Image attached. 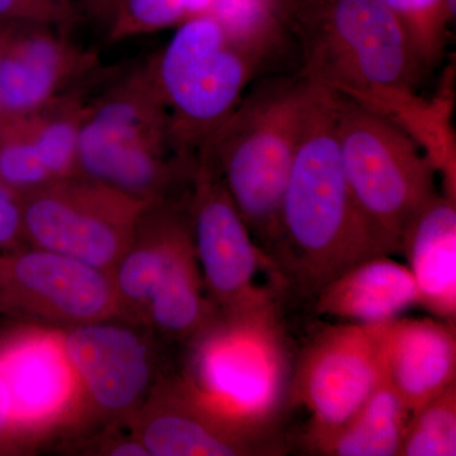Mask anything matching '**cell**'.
<instances>
[{
  "label": "cell",
  "mask_w": 456,
  "mask_h": 456,
  "mask_svg": "<svg viewBox=\"0 0 456 456\" xmlns=\"http://www.w3.org/2000/svg\"><path fill=\"white\" fill-rule=\"evenodd\" d=\"M378 255L388 254L360 212L342 167L336 93L314 86L272 259L288 289L314 299L345 270Z\"/></svg>",
  "instance_id": "1"
},
{
  "label": "cell",
  "mask_w": 456,
  "mask_h": 456,
  "mask_svg": "<svg viewBox=\"0 0 456 456\" xmlns=\"http://www.w3.org/2000/svg\"><path fill=\"white\" fill-rule=\"evenodd\" d=\"M314 93V84L299 71L261 77L198 154L217 171L255 241L270 257Z\"/></svg>",
  "instance_id": "2"
},
{
  "label": "cell",
  "mask_w": 456,
  "mask_h": 456,
  "mask_svg": "<svg viewBox=\"0 0 456 456\" xmlns=\"http://www.w3.org/2000/svg\"><path fill=\"white\" fill-rule=\"evenodd\" d=\"M294 36L303 77L373 110L426 70L383 0H299Z\"/></svg>",
  "instance_id": "3"
},
{
  "label": "cell",
  "mask_w": 456,
  "mask_h": 456,
  "mask_svg": "<svg viewBox=\"0 0 456 456\" xmlns=\"http://www.w3.org/2000/svg\"><path fill=\"white\" fill-rule=\"evenodd\" d=\"M184 375L200 398L230 421L269 439L289 406L294 359L279 299L216 312L191 338Z\"/></svg>",
  "instance_id": "4"
},
{
  "label": "cell",
  "mask_w": 456,
  "mask_h": 456,
  "mask_svg": "<svg viewBox=\"0 0 456 456\" xmlns=\"http://www.w3.org/2000/svg\"><path fill=\"white\" fill-rule=\"evenodd\" d=\"M196 160L171 142L169 116L150 59L90 97L80 134L77 175L150 203L178 198Z\"/></svg>",
  "instance_id": "5"
},
{
  "label": "cell",
  "mask_w": 456,
  "mask_h": 456,
  "mask_svg": "<svg viewBox=\"0 0 456 456\" xmlns=\"http://www.w3.org/2000/svg\"><path fill=\"white\" fill-rule=\"evenodd\" d=\"M150 62L169 116L171 142L189 160H196L248 86L270 71L208 14L176 27Z\"/></svg>",
  "instance_id": "6"
},
{
  "label": "cell",
  "mask_w": 456,
  "mask_h": 456,
  "mask_svg": "<svg viewBox=\"0 0 456 456\" xmlns=\"http://www.w3.org/2000/svg\"><path fill=\"white\" fill-rule=\"evenodd\" d=\"M336 136L360 212L387 254L436 196L437 171L407 132L383 114L336 93Z\"/></svg>",
  "instance_id": "7"
},
{
  "label": "cell",
  "mask_w": 456,
  "mask_h": 456,
  "mask_svg": "<svg viewBox=\"0 0 456 456\" xmlns=\"http://www.w3.org/2000/svg\"><path fill=\"white\" fill-rule=\"evenodd\" d=\"M151 204L84 176L53 180L20 196L26 244L110 274Z\"/></svg>",
  "instance_id": "8"
},
{
  "label": "cell",
  "mask_w": 456,
  "mask_h": 456,
  "mask_svg": "<svg viewBox=\"0 0 456 456\" xmlns=\"http://www.w3.org/2000/svg\"><path fill=\"white\" fill-rule=\"evenodd\" d=\"M187 206L204 285L218 311L279 298V290L257 283L263 274L288 289L277 264L255 241L217 171L202 155L197 158Z\"/></svg>",
  "instance_id": "9"
},
{
  "label": "cell",
  "mask_w": 456,
  "mask_h": 456,
  "mask_svg": "<svg viewBox=\"0 0 456 456\" xmlns=\"http://www.w3.org/2000/svg\"><path fill=\"white\" fill-rule=\"evenodd\" d=\"M386 323L326 326L294 360L289 403L310 412L308 449L349 421L374 391L384 370Z\"/></svg>",
  "instance_id": "10"
},
{
  "label": "cell",
  "mask_w": 456,
  "mask_h": 456,
  "mask_svg": "<svg viewBox=\"0 0 456 456\" xmlns=\"http://www.w3.org/2000/svg\"><path fill=\"white\" fill-rule=\"evenodd\" d=\"M0 314L64 329L121 320L110 273L31 245L0 253Z\"/></svg>",
  "instance_id": "11"
},
{
  "label": "cell",
  "mask_w": 456,
  "mask_h": 456,
  "mask_svg": "<svg viewBox=\"0 0 456 456\" xmlns=\"http://www.w3.org/2000/svg\"><path fill=\"white\" fill-rule=\"evenodd\" d=\"M61 338L77 380V408L128 421L155 384L154 353L145 336L134 323L103 320L66 327Z\"/></svg>",
  "instance_id": "12"
},
{
  "label": "cell",
  "mask_w": 456,
  "mask_h": 456,
  "mask_svg": "<svg viewBox=\"0 0 456 456\" xmlns=\"http://www.w3.org/2000/svg\"><path fill=\"white\" fill-rule=\"evenodd\" d=\"M149 456L279 455L283 441L230 421L200 398L184 377L158 380L128 419Z\"/></svg>",
  "instance_id": "13"
},
{
  "label": "cell",
  "mask_w": 456,
  "mask_h": 456,
  "mask_svg": "<svg viewBox=\"0 0 456 456\" xmlns=\"http://www.w3.org/2000/svg\"><path fill=\"white\" fill-rule=\"evenodd\" d=\"M0 387L17 446L73 413L79 395L61 331L32 323L0 334Z\"/></svg>",
  "instance_id": "14"
},
{
  "label": "cell",
  "mask_w": 456,
  "mask_h": 456,
  "mask_svg": "<svg viewBox=\"0 0 456 456\" xmlns=\"http://www.w3.org/2000/svg\"><path fill=\"white\" fill-rule=\"evenodd\" d=\"M98 60L53 26L12 23L0 55V116L37 112L97 73Z\"/></svg>",
  "instance_id": "15"
},
{
  "label": "cell",
  "mask_w": 456,
  "mask_h": 456,
  "mask_svg": "<svg viewBox=\"0 0 456 456\" xmlns=\"http://www.w3.org/2000/svg\"><path fill=\"white\" fill-rule=\"evenodd\" d=\"M187 193L147 208L130 248L110 272L119 314L126 322L145 325L147 307L167 269L194 244Z\"/></svg>",
  "instance_id": "16"
},
{
  "label": "cell",
  "mask_w": 456,
  "mask_h": 456,
  "mask_svg": "<svg viewBox=\"0 0 456 456\" xmlns=\"http://www.w3.org/2000/svg\"><path fill=\"white\" fill-rule=\"evenodd\" d=\"M384 373L411 413L456 383L455 322L395 318L384 329Z\"/></svg>",
  "instance_id": "17"
},
{
  "label": "cell",
  "mask_w": 456,
  "mask_h": 456,
  "mask_svg": "<svg viewBox=\"0 0 456 456\" xmlns=\"http://www.w3.org/2000/svg\"><path fill=\"white\" fill-rule=\"evenodd\" d=\"M401 253L419 292V307L456 320V200L437 193L408 224Z\"/></svg>",
  "instance_id": "18"
},
{
  "label": "cell",
  "mask_w": 456,
  "mask_h": 456,
  "mask_svg": "<svg viewBox=\"0 0 456 456\" xmlns=\"http://www.w3.org/2000/svg\"><path fill=\"white\" fill-rule=\"evenodd\" d=\"M419 292L407 265L389 255L369 257L345 270L314 298V311L341 322L378 325L419 305Z\"/></svg>",
  "instance_id": "19"
},
{
  "label": "cell",
  "mask_w": 456,
  "mask_h": 456,
  "mask_svg": "<svg viewBox=\"0 0 456 456\" xmlns=\"http://www.w3.org/2000/svg\"><path fill=\"white\" fill-rule=\"evenodd\" d=\"M411 411L382 374L359 410L311 452L326 456H398Z\"/></svg>",
  "instance_id": "20"
},
{
  "label": "cell",
  "mask_w": 456,
  "mask_h": 456,
  "mask_svg": "<svg viewBox=\"0 0 456 456\" xmlns=\"http://www.w3.org/2000/svg\"><path fill=\"white\" fill-rule=\"evenodd\" d=\"M299 0H215L208 16L240 46L272 66L297 49Z\"/></svg>",
  "instance_id": "21"
},
{
  "label": "cell",
  "mask_w": 456,
  "mask_h": 456,
  "mask_svg": "<svg viewBox=\"0 0 456 456\" xmlns=\"http://www.w3.org/2000/svg\"><path fill=\"white\" fill-rule=\"evenodd\" d=\"M92 77L57 95L28 116L45 167L53 180L77 176L80 134L90 95Z\"/></svg>",
  "instance_id": "22"
},
{
  "label": "cell",
  "mask_w": 456,
  "mask_h": 456,
  "mask_svg": "<svg viewBox=\"0 0 456 456\" xmlns=\"http://www.w3.org/2000/svg\"><path fill=\"white\" fill-rule=\"evenodd\" d=\"M215 0H119L110 26L108 40L119 42L176 28L204 16Z\"/></svg>",
  "instance_id": "23"
},
{
  "label": "cell",
  "mask_w": 456,
  "mask_h": 456,
  "mask_svg": "<svg viewBox=\"0 0 456 456\" xmlns=\"http://www.w3.org/2000/svg\"><path fill=\"white\" fill-rule=\"evenodd\" d=\"M53 178L42 163L28 116L0 118V185L23 196Z\"/></svg>",
  "instance_id": "24"
},
{
  "label": "cell",
  "mask_w": 456,
  "mask_h": 456,
  "mask_svg": "<svg viewBox=\"0 0 456 456\" xmlns=\"http://www.w3.org/2000/svg\"><path fill=\"white\" fill-rule=\"evenodd\" d=\"M406 31L422 66L439 64L446 49L456 0H383Z\"/></svg>",
  "instance_id": "25"
},
{
  "label": "cell",
  "mask_w": 456,
  "mask_h": 456,
  "mask_svg": "<svg viewBox=\"0 0 456 456\" xmlns=\"http://www.w3.org/2000/svg\"><path fill=\"white\" fill-rule=\"evenodd\" d=\"M456 455V383L411 416L398 456Z\"/></svg>",
  "instance_id": "26"
},
{
  "label": "cell",
  "mask_w": 456,
  "mask_h": 456,
  "mask_svg": "<svg viewBox=\"0 0 456 456\" xmlns=\"http://www.w3.org/2000/svg\"><path fill=\"white\" fill-rule=\"evenodd\" d=\"M0 23L53 26L68 31L75 23L71 0H0Z\"/></svg>",
  "instance_id": "27"
},
{
  "label": "cell",
  "mask_w": 456,
  "mask_h": 456,
  "mask_svg": "<svg viewBox=\"0 0 456 456\" xmlns=\"http://www.w3.org/2000/svg\"><path fill=\"white\" fill-rule=\"evenodd\" d=\"M25 245L20 196L0 185V253Z\"/></svg>",
  "instance_id": "28"
},
{
  "label": "cell",
  "mask_w": 456,
  "mask_h": 456,
  "mask_svg": "<svg viewBox=\"0 0 456 456\" xmlns=\"http://www.w3.org/2000/svg\"><path fill=\"white\" fill-rule=\"evenodd\" d=\"M119 0H82L84 12L99 25L110 26Z\"/></svg>",
  "instance_id": "29"
},
{
  "label": "cell",
  "mask_w": 456,
  "mask_h": 456,
  "mask_svg": "<svg viewBox=\"0 0 456 456\" xmlns=\"http://www.w3.org/2000/svg\"><path fill=\"white\" fill-rule=\"evenodd\" d=\"M18 448L12 430L11 417H9L7 401L0 387V454L13 452Z\"/></svg>",
  "instance_id": "30"
},
{
  "label": "cell",
  "mask_w": 456,
  "mask_h": 456,
  "mask_svg": "<svg viewBox=\"0 0 456 456\" xmlns=\"http://www.w3.org/2000/svg\"><path fill=\"white\" fill-rule=\"evenodd\" d=\"M12 23H0V55H2L3 45H4L5 36H7L9 26ZM2 118V116H0Z\"/></svg>",
  "instance_id": "31"
}]
</instances>
